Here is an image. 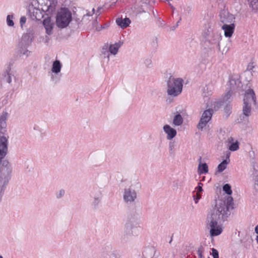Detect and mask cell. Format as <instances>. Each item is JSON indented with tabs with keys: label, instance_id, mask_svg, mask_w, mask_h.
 Returning <instances> with one entry per match:
<instances>
[{
	"label": "cell",
	"instance_id": "obj_5",
	"mask_svg": "<svg viewBox=\"0 0 258 258\" xmlns=\"http://www.w3.org/2000/svg\"><path fill=\"white\" fill-rule=\"evenodd\" d=\"M136 198V193L134 190L129 189L125 191L123 194V199L126 202H134Z\"/></svg>",
	"mask_w": 258,
	"mask_h": 258
},
{
	"label": "cell",
	"instance_id": "obj_13",
	"mask_svg": "<svg viewBox=\"0 0 258 258\" xmlns=\"http://www.w3.org/2000/svg\"><path fill=\"white\" fill-rule=\"evenodd\" d=\"M61 68H62V64L61 62L58 60L55 61L53 65V68H52V71L53 72L55 73H58L60 72Z\"/></svg>",
	"mask_w": 258,
	"mask_h": 258
},
{
	"label": "cell",
	"instance_id": "obj_21",
	"mask_svg": "<svg viewBox=\"0 0 258 258\" xmlns=\"http://www.w3.org/2000/svg\"><path fill=\"white\" fill-rule=\"evenodd\" d=\"M64 190H59V192L57 193V197L59 199V198H61L63 197L64 195Z\"/></svg>",
	"mask_w": 258,
	"mask_h": 258
},
{
	"label": "cell",
	"instance_id": "obj_23",
	"mask_svg": "<svg viewBox=\"0 0 258 258\" xmlns=\"http://www.w3.org/2000/svg\"><path fill=\"white\" fill-rule=\"evenodd\" d=\"M212 255H213V257L214 258H219V254H218V251L216 250H215V249H212Z\"/></svg>",
	"mask_w": 258,
	"mask_h": 258
},
{
	"label": "cell",
	"instance_id": "obj_17",
	"mask_svg": "<svg viewBox=\"0 0 258 258\" xmlns=\"http://www.w3.org/2000/svg\"><path fill=\"white\" fill-rule=\"evenodd\" d=\"M7 119V114H4L0 118V131L5 128L6 124V120Z\"/></svg>",
	"mask_w": 258,
	"mask_h": 258
},
{
	"label": "cell",
	"instance_id": "obj_16",
	"mask_svg": "<svg viewBox=\"0 0 258 258\" xmlns=\"http://www.w3.org/2000/svg\"><path fill=\"white\" fill-rule=\"evenodd\" d=\"M183 123V119L180 115H177L173 119V123L175 125L180 126Z\"/></svg>",
	"mask_w": 258,
	"mask_h": 258
},
{
	"label": "cell",
	"instance_id": "obj_9",
	"mask_svg": "<svg viewBox=\"0 0 258 258\" xmlns=\"http://www.w3.org/2000/svg\"><path fill=\"white\" fill-rule=\"evenodd\" d=\"M223 30L225 31V36L227 37H231L233 35L234 31V25H225L223 27Z\"/></svg>",
	"mask_w": 258,
	"mask_h": 258
},
{
	"label": "cell",
	"instance_id": "obj_8",
	"mask_svg": "<svg viewBox=\"0 0 258 258\" xmlns=\"http://www.w3.org/2000/svg\"><path fill=\"white\" fill-rule=\"evenodd\" d=\"M164 130L165 133H167V139L168 140H171L173 139L176 135V130L170 127V126L166 125L164 127Z\"/></svg>",
	"mask_w": 258,
	"mask_h": 258
},
{
	"label": "cell",
	"instance_id": "obj_11",
	"mask_svg": "<svg viewBox=\"0 0 258 258\" xmlns=\"http://www.w3.org/2000/svg\"><path fill=\"white\" fill-rule=\"evenodd\" d=\"M222 232V228L221 227L214 225L210 230V234L212 236H216L221 234Z\"/></svg>",
	"mask_w": 258,
	"mask_h": 258
},
{
	"label": "cell",
	"instance_id": "obj_15",
	"mask_svg": "<svg viewBox=\"0 0 258 258\" xmlns=\"http://www.w3.org/2000/svg\"><path fill=\"white\" fill-rule=\"evenodd\" d=\"M228 163V162L226 160H225L223 162H221V164L218 165V168H217V172L220 173V172H223L227 167Z\"/></svg>",
	"mask_w": 258,
	"mask_h": 258
},
{
	"label": "cell",
	"instance_id": "obj_12",
	"mask_svg": "<svg viewBox=\"0 0 258 258\" xmlns=\"http://www.w3.org/2000/svg\"><path fill=\"white\" fill-rule=\"evenodd\" d=\"M122 45V42H119L115 43V44L111 45L109 47V51L112 55H116L119 51V48Z\"/></svg>",
	"mask_w": 258,
	"mask_h": 258
},
{
	"label": "cell",
	"instance_id": "obj_24",
	"mask_svg": "<svg viewBox=\"0 0 258 258\" xmlns=\"http://www.w3.org/2000/svg\"><path fill=\"white\" fill-rule=\"evenodd\" d=\"M100 203V200L98 198V199H96V198H94V205L97 206L98 205V204Z\"/></svg>",
	"mask_w": 258,
	"mask_h": 258
},
{
	"label": "cell",
	"instance_id": "obj_7",
	"mask_svg": "<svg viewBox=\"0 0 258 258\" xmlns=\"http://www.w3.org/2000/svg\"><path fill=\"white\" fill-rule=\"evenodd\" d=\"M43 25L44 28L45 29L48 35H51L53 31L54 28V24L51 21V18H47L43 22Z\"/></svg>",
	"mask_w": 258,
	"mask_h": 258
},
{
	"label": "cell",
	"instance_id": "obj_2",
	"mask_svg": "<svg viewBox=\"0 0 258 258\" xmlns=\"http://www.w3.org/2000/svg\"><path fill=\"white\" fill-rule=\"evenodd\" d=\"M184 81L181 78L171 77L167 83V93L168 95L176 96L181 93L183 90Z\"/></svg>",
	"mask_w": 258,
	"mask_h": 258
},
{
	"label": "cell",
	"instance_id": "obj_20",
	"mask_svg": "<svg viewBox=\"0 0 258 258\" xmlns=\"http://www.w3.org/2000/svg\"><path fill=\"white\" fill-rule=\"evenodd\" d=\"M7 23L8 25L10 26H12L14 25V23L13 22V20L12 19V16L8 15L7 18Z\"/></svg>",
	"mask_w": 258,
	"mask_h": 258
},
{
	"label": "cell",
	"instance_id": "obj_6",
	"mask_svg": "<svg viewBox=\"0 0 258 258\" xmlns=\"http://www.w3.org/2000/svg\"><path fill=\"white\" fill-rule=\"evenodd\" d=\"M251 109H252L251 104L249 100L248 95L247 93H245V96L244 98V109H243L244 115L247 117L250 116L251 114Z\"/></svg>",
	"mask_w": 258,
	"mask_h": 258
},
{
	"label": "cell",
	"instance_id": "obj_25",
	"mask_svg": "<svg viewBox=\"0 0 258 258\" xmlns=\"http://www.w3.org/2000/svg\"><path fill=\"white\" fill-rule=\"evenodd\" d=\"M257 228H258V226H256V228H255V231H256V233L257 234H258V232H257Z\"/></svg>",
	"mask_w": 258,
	"mask_h": 258
},
{
	"label": "cell",
	"instance_id": "obj_3",
	"mask_svg": "<svg viewBox=\"0 0 258 258\" xmlns=\"http://www.w3.org/2000/svg\"><path fill=\"white\" fill-rule=\"evenodd\" d=\"M213 113L214 112L211 109H209L204 112L197 126V128L199 130H202L207 126L209 121L211 120L213 116Z\"/></svg>",
	"mask_w": 258,
	"mask_h": 258
},
{
	"label": "cell",
	"instance_id": "obj_18",
	"mask_svg": "<svg viewBox=\"0 0 258 258\" xmlns=\"http://www.w3.org/2000/svg\"><path fill=\"white\" fill-rule=\"evenodd\" d=\"M223 190L226 193V194L228 195H231L233 193V191L231 189L230 185L229 184H225V186L223 187Z\"/></svg>",
	"mask_w": 258,
	"mask_h": 258
},
{
	"label": "cell",
	"instance_id": "obj_19",
	"mask_svg": "<svg viewBox=\"0 0 258 258\" xmlns=\"http://www.w3.org/2000/svg\"><path fill=\"white\" fill-rule=\"evenodd\" d=\"M229 150L231 151H236L239 149V142H236L231 145L229 148Z\"/></svg>",
	"mask_w": 258,
	"mask_h": 258
},
{
	"label": "cell",
	"instance_id": "obj_22",
	"mask_svg": "<svg viewBox=\"0 0 258 258\" xmlns=\"http://www.w3.org/2000/svg\"><path fill=\"white\" fill-rule=\"evenodd\" d=\"M26 21V17H25V16H22V17H21V18H20V26H21V27L22 28L23 27V25H24Z\"/></svg>",
	"mask_w": 258,
	"mask_h": 258
},
{
	"label": "cell",
	"instance_id": "obj_14",
	"mask_svg": "<svg viewBox=\"0 0 258 258\" xmlns=\"http://www.w3.org/2000/svg\"><path fill=\"white\" fill-rule=\"evenodd\" d=\"M208 167L206 164H200L198 167V172L199 174L206 173L208 172Z\"/></svg>",
	"mask_w": 258,
	"mask_h": 258
},
{
	"label": "cell",
	"instance_id": "obj_4",
	"mask_svg": "<svg viewBox=\"0 0 258 258\" xmlns=\"http://www.w3.org/2000/svg\"><path fill=\"white\" fill-rule=\"evenodd\" d=\"M8 151V140L5 136L0 137V162L4 158Z\"/></svg>",
	"mask_w": 258,
	"mask_h": 258
},
{
	"label": "cell",
	"instance_id": "obj_10",
	"mask_svg": "<svg viewBox=\"0 0 258 258\" xmlns=\"http://www.w3.org/2000/svg\"><path fill=\"white\" fill-rule=\"evenodd\" d=\"M116 22L118 25L120 26V28L123 29V28H126L129 26L131 22V21L129 18H123V19L122 18H119L116 20Z\"/></svg>",
	"mask_w": 258,
	"mask_h": 258
},
{
	"label": "cell",
	"instance_id": "obj_1",
	"mask_svg": "<svg viewBox=\"0 0 258 258\" xmlns=\"http://www.w3.org/2000/svg\"><path fill=\"white\" fill-rule=\"evenodd\" d=\"M72 19L70 11L66 8H61L58 12L56 18V23L60 28L67 27Z\"/></svg>",
	"mask_w": 258,
	"mask_h": 258
}]
</instances>
